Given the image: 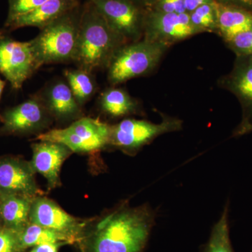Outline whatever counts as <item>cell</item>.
<instances>
[{"label":"cell","instance_id":"17","mask_svg":"<svg viewBox=\"0 0 252 252\" xmlns=\"http://www.w3.org/2000/svg\"><path fill=\"white\" fill-rule=\"evenodd\" d=\"M0 217L3 226L19 233L30 223V213L34 198L0 193Z\"/></svg>","mask_w":252,"mask_h":252},{"label":"cell","instance_id":"29","mask_svg":"<svg viewBox=\"0 0 252 252\" xmlns=\"http://www.w3.org/2000/svg\"><path fill=\"white\" fill-rule=\"evenodd\" d=\"M219 4L237 6L252 12V0H218Z\"/></svg>","mask_w":252,"mask_h":252},{"label":"cell","instance_id":"31","mask_svg":"<svg viewBox=\"0 0 252 252\" xmlns=\"http://www.w3.org/2000/svg\"><path fill=\"white\" fill-rule=\"evenodd\" d=\"M5 86H6V81L2 80L0 78V99H1V94L4 91ZM0 122H1V114H0Z\"/></svg>","mask_w":252,"mask_h":252},{"label":"cell","instance_id":"33","mask_svg":"<svg viewBox=\"0 0 252 252\" xmlns=\"http://www.w3.org/2000/svg\"><path fill=\"white\" fill-rule=\"evenodd\" d=\"M0 200H1V199H0ZM0 222H1V217H0Z\"/></svg>","mask_w":252,"mask_h":252},{"label":"cell","instance_id":"14","mask_svg":"<svg viewBox=\"0 0 252 252\" xmlns=\"http://www.w3.org/2000/svg\"><path fill=\"white\" fill-rule=\"evenodd\" d=\"M32 158L31 165L34 171L47 181L48 190L61 187V167L73 154L64 144L51 141H39L32 144Z\"/></svg>","mask_w":252,"mask_h":252},{"label":"cell","instance_id":"24","mask_svg":"<svg viewBox=\"0 0 252 252\" xmlns=\"http://www.w3.org/2000/svg\"><path fill=\"white\" fill-rule=\"evenodd\" d=\"M47 1L48 0H8L9 11L4 25L11 23L23 15L31 12Z\"/></svg>","mask_w":252,"mask_h":252},{"label":"cell","instance_id":"13","mask_svg":"<svg viewBox=\"0 0 252 252\" xmlns=\"http://www.w3.org/2000/svg\"><path fill=\"white\" fill-rule=\"evenodd\" d=\"M225 85L238 97L243 108V119L234 136L252 132V56H238L233 71L225 79Z\"/></svg>","mask_w":252,"mask_h":252},{"label":"cell","instance_id":"11","mask_svg":"<svg viewBox=\"0 0 252 252\" xmlns=\"http://www.w3.org/2000/svg\"><path fill=\"white\" fill-rule=\"evenodd\" d=\"M31 162L16 157L0 158V193L35 198L44 192L36 184Z\"/></svg>","mask_w":252,"mask_h":252},{"label":"cell","instance_id":"6","mask_svg":"<svg viewBox=\"0 0 252 252\" xmlns=\"http://www.w3.org/2000/svg\"><path fill=\"white\" fill-rule=\"evenodd\" d=\"M182 122L173 118L164 117L160 124L148 121L126 119L111 126L110 147L127 155H135L144 146L158 136L180 130Z\"/></svg>","mask_w":252,"mask_h":252},{"label":"cell","instance_id":"20","mask_svg":"<svg viewBox=\"0 0 252 252\" xmlns=\"http://www.w3.org/2000/svg\"><path fill=\"white\" fill-rule=\"evenodd\" d=\"M64 75L78 103L81 107L89 102L97 92V82L94 73L78 68L66 69Z\"/></svg>","mask_w":252,"mask_h":252},{"label":"cell","instance_id":"7","mask_svg":"<svg viewBox=\"0 0 252 252\" xmlns=\"http://www.w3.org/2000/svg\"><path fill=\"white\" fill-rule=\"evenodd\" d=\"M8 32L0 31V73L14 90H20L41 65L31 41L15 40Z\"/></svg>","mask_w":252,"mask_h":252},{"label":"cell","instance_id":"15","mask_svg":"<svg viewBox=\"0 0 252 252\" xmlns=\"http://www.w3.org/2000/svg\"><path fill=\"white\" fill-rule=\"evenodd\" d=\"M38 94L54 120L73 122L84 117L82 107L64 81L58 79L50 83Z\"/></svg>","mask_w":252,"mask_h":252},{"label":"cell","instance_id":"12","mask_svg":"<svg viewBox=\"0 0 252 252\" xmlns=\"http://www.w3.org/2000/svg\"><path fill=\"white\" fill-rule=\"evenodd\" d=\"M145 39L168 44L200 32L192 24L189 13L156 11L145 18Z\"/></svg>","mask_w":252,"mask_h":252},{"label":"cell","instance_id":"10","mask_svg":"<svg viewBox=\"0 0 252 252\" xmlns=\"http://www.w3.org/2000/svg\"><path fill=\"white\" fill-rule=\"evenodd\" d=\"M98 10L111 28L126 43L140 39L144 18L140 5L134 0H89Z\"/></svg>","mask_w":252,"mask_h":252},{"label":"cell","instance_id":"27","mask_svg":"<svg viewBox=\"0 0 252 252\" xmlns=\"http://www.w3.org/2000/svg\"><path fill=\"white\" fill-rule=\"evenodd\" d=\"M163 13H187L185 0H158V11Z\"/></svg>","mask_w":252,"mask_h":252},{"label":"cell","instance_id":"26","mask_svg":"<svg viewBox=\"0 0 252 252\" xmlns=\"http://www.w3.org/2000/svg\"><path fill=\"white\" fill-rule=\"evenodd\" d=\"M0 252H23L18 232L0 225Z\"/></svg>","mask_w":252,"mask_h":252},{"label":"cell","instance_id":"18","mask_svg":"<svg viewBox=\"0 0 252 252\" xmlns=\"http://www.w3.org/2000/svg\"><path fill=\"white\" fill-rule=\"evenodd\" d=\"M217 27L226 42L243 32L252 29V12L216 2Z\"/></svg>","mask_w":252,"mask_h":252},{"label":"cell","instance_id":"25","mask_svg":"<svg viewBox=\"0 0 252 252\" xmlns=\"http://www.w3.org/2000/svg\"><path fill=\"white\" fill-rule=\"evenodd\" d=\"M227 43L237 56H252V29L240 33Z\"/></svg>","mask_w":252,"mask_h":252},{"label":"cell","instance_id":"9","mask_svg":"<svg viewBox=\"0 0 252 252\" xmlns=\"http://www.w3.org/2000/svg\"><path fill=\"white\" fill-rule=\"evenodd\" d=\"M89 221L69 215L44 195L36 197L32 204L30 222L59 233L70 244L77 243Z\"/></svg>","mask_w":252,"mask_h":252},{"label":"cell","instance_id":"1","mask_svg":"<svg viewBox=\"0 0 252 252\" xmlns=\"http://www.w3.org/2000/svg\"><path fill=\"white\" fill-rule=\"evenodd\" d=\"M156 212L148 204L130 206L123 201L89 223L79 241L80 252H143Z\"/></svg>","mask_w":252,"mask_h":252},{"label":"cell","instance_id":"32","mask_svg":"<svg viewBox=\"0 0 252 252\" xmlns=\"http://www.w3.org/2000/svg\"><path fill=\"white\" fill-rule=\"evenodd\" d=\"M135 2L140 5V6H147V5L150 4L154 0H134Z\"/></svg>","mask_w":252,"mask_h":252},{"label":"cell","instance_id":"4","mask_svg":"<svg viewBox=\"0 0 252 252\" xmlns=\"http://www.w3.org/2000/svg\"><path fill=\"white\" fill-rule=\"evenodd\" d=\"M111 125L99 119L83 117L64 128L52 129L35 140L59 142L73 153L90 154L110 147Z\"/></svg>","mask_w":252,"mask_h":252},{"label":"cell","instance_id":"3","mask_svg":"<svg viewBox=\"0 0 252 252\" xmlns=\"http://www.w3.org/2000/svg\"><path fill=\"white\" fill-rule=\"evenodd\" d=\"M82 4L50 23L31 43L41 66L74 62Z\"/></svg>","mask_w":252,"mask_h":252},{"label":"cell","instance_id":"16","mask_svg":"<svg viewBox=\"0 0 252 252\" xmlns=\"http://www.w3.org/2000/svg\"><path fill=\"white\" fill-rule=\"evenodd\" d=\"M80 4L81 0H48L31 12L4 25V30L9 32L24 27L41 30Z\"/></svg>","mask_w":252,"mask_h":252},{"label":"cell","instance_id":"19","mask_svg":"<svg viewBox=\"0 0 252 252\" xmlns=\"http://www.w3.org/2000/svg\"><path fill=\"white\" fill-rule=\"evenodd\" d=\"M99 104L101 110L112 118L126 117L137 111L135 101L122 89H106L99 96Z\"/></svg>","mask_w":252,"mask_h":252},{"label":"cell","instance_id":"8","mask_svg":"<svg viewBox=\"0 0 252 252\" xmlns=\"http://www.w3.org/2000/svg\"><path fill=\"white\" fill-rule=\"evenodd\" d=\"M53 121L39 94H34L1 114L0 135L37 136L45 132Z\"/></svg>","mask_w":252,"mask_h":252},{"label":"cell","instance_id":"23","mask_svg":"<svg viewBox=\"0 0 252 252\" xmlns=\"http://www.w3.org/2000/svg\"><path fill=\"white\" fill-rule=\"evenodd\" d=\"M189 16L192 24L200 32L218 29L215 1L201 5L190 13Z\"/></svg>","mask_w":252,"mask_h":252},{"label":"cell","instance_id":"5","mask_svg":"<svg viewBox=\"0 0 252 252\" xmlns=\"http://www.w3.org/2000/svg\"><path fill=\"white\" fill-rule=\"evenodd\" d=\"M167 46L148 39L123 46L107 67L109 82L117 85L149 72L160 61Z\"/></svg>","mask_w":252,"mask_h":252},{"label":"cell","instance_id":"28","mask_svg":"<svg viewBox=\"0 0 252 252\" xmlns=\"http://www.w3.org/2000/svg\"><path fill=\"white\" fill-rule=\"evenodd\" d=\"M65 245L63 243L41 244L25 252H59V249Z\"/></svg>","mask_w":252,"mask_h":252},{"label":"cell","instance_id":"2","mask_svg":"<svg viewBox=\"0 0 252 252\" xmlns=\"http://www.w3.org/2000/svg\"><path fill=\"white\" fill-rule=\"evenodd\" d=\"M127 44L109 26L89 0L82 4L77 50L74 62L78 68L93 72L108 67L118 50Z\"/></svg>","mask_w":252,"mask_h":252},{"label":"cell","instance_id":"21","mask_svg":"<svg viewBox=\"0 0 252 252\" xmlns=\"http://www.w3.org/2000/svg\"><path fill=\"white\" fill-rule=\"evenodd\" d=\"M20 246L23 252L37 245L45 243H63L68 245L69 242L59 233L44 228L35 223H29L18 233Z\"/></svg>","mask_w":252,"mask_h":252},{"label":"cell","instance_id":"22","mask_svg":"<svg viewBox=\"0 0 252 252\" xmlns=\"http://www.w3.org/2000/svg\"><path fill=\"white\" fill-rule=\"evenodd\" d=\"M202 252H234L230 238L228 203L225 205L220 220L214 225Z\"/></svg>","mask_w":252,"mask_h":252},{"label":"cell","instance_id":"30","mask_svg":"<svg viewBox=\"0 0 252 252\" xmlns=\"http://www.w3.org/2000/svg\"><path fill=\"white\" fill-rule=\"evenodd\" d=\"M212 2L213 0H185L186 11L190 14L201 5Z\"/></svg>","mask_w":252,"mask_h":252}]
</instances>
